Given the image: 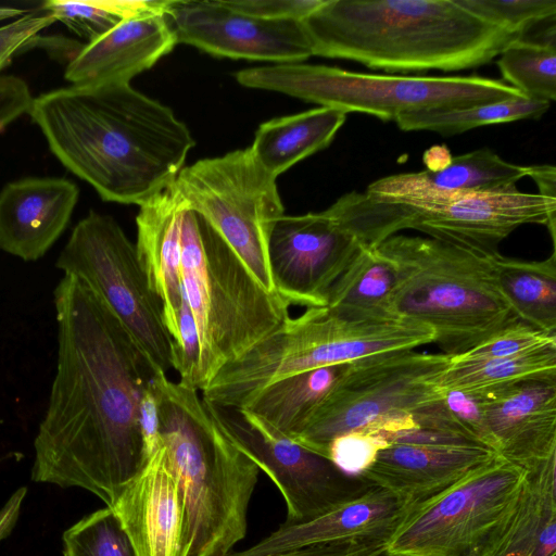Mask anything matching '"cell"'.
<instances>
[{"mask_svg":"<svg viewBox=\"0 0 556 556\" xmlns=\"http://www.w3.org/2000/svg\"><path fill=\"white\" fill-rule=\"evenodd\" d=\"M388 542L387 540L340 542L264 556H381L386 553Z\"/></svg>","mask_w":556,"mask_h":556,"instance_id":"obj_42","label":"cell"},{"mask_svg":"<svg viewBox=\"0 0 556 556\" xmlns=\"http://www.w3.org/2000/svg\"><path fill=\"white\" fill-rule=\"evenodd\" d=\"M200 336L193 313L182 290L173 338L172 366L179 375V383L200 392Z\"/></svg>","mask_w":556,"mask_h":556,"instance_id":"obj_38","label":"cell"},{"mask_svg":"<svg viewBox=\"0 0 556 556\" xmlns=\"http://www.w3.org/2000/svg\"><path fill=\"white\" fill-rule=\"evenodd\" d=\"M170 0H49L41 9L51 13L87 42L105 35L124 20L149 13H166Z\"/></svg>","mask_w":556,"mask_h":556,"instance_id":"obj_33","label":"cell"},{"mask_svg":"<svg viewBox=\"0 0 556 556\" xmlns=\"http://www.w3.org/2000/svg\"><path fill=\"white\" fill-rule=\"evenodd\" d=\"M497 66L522 96L549 103L556 99V43L518 37L502 50Z\"/></svg>","mask_w":556,"mask_h":556,"instance_id":"obj_32","label":"cell"},{"mask_svg":"<svg viewBox=\"0 0 556 556\" xmlns=\"http://www.w3.org/2000/svg\"><path fill=\"white\" fill-rule=\"evenodd\" d=\"M556 455L527 473L511 532L495 556H555Z\"/></svg>","mask_w":556,"mask_h":556,"instance_id":"obj_29","label":"cell"},{"mask_svg":"<svg viewBox=\"0 0 556 556\" xmlns=\"http://www.w3.org/2000/svg\"><path fill=\"white\" fill-rule=\"evenodd\" d=\"M176 45V36L165 14L132 16L86 43L65 67L64 77L72 85L129 83Z\"/></svg>","mask_w":556,"mask_h":556,"instance_id":"obj_22","label":"cell"},{"mask_svg":"<svg viewBox=\"0 0 556 556\" xmlns=\"http://www.w3.org/2000/svg\"><path fill=\"white\" fill-rule=\"evenodd\" d=\"M33 99L25 80L14 75H0V134L29 112Z\"/></svg>","mask_w":556,"mask_h":556,"instance_id":"obj_41","label":"cell"},{"mask_svg":"<svg viewBox=\"0 0 556 556\" xmlns=\"http://www.w3.org/2000/svg\"><path fill=\"white\" fill-rule=\"evenodd\" d=\"M54 22V16L49 12L40 15L27 13L0 26V72L15 54L23 51L31 38Z\"/></svg>","mask_w":556,"mask_h":556,"instance_id":"obj_40","label":"cell"},{"mask_svg":"<svg viewBox=\"0 0 556 556\" xmlns=\"http://www.w3.org/2000/svg\"><path fill=\"white\" fill-rule=\"evenodd\" d=\"M86 42H80L62 36H35L24 47L23 51L42 48L54 60L62 61L66 66L78 55Z\"/></svg>","mask_w":556,"mask_h":556,"instance_id":"obj_44","label":"cell"},{"mask_svg":"<svg viewBox=\"0 0 556 556\" xmlns=\"http://www.w3.org/2000/svg\"><path fill=\"white\" fill-rule=\"evenodd\" d=\"M482 21L521 37L538 24L555 20V0H456Z\"/></svg>","mask_w":556,"mask_h":556,"instance_id":"obj_35","label":"cell"},{"mask_svg":"<svg viewBox=\"0 0 556 556\" xmlns=\"http://www.w3.org/2000/svg\"><path fill=\"white\" fill-rule=\"evenodd\" d=\"M450 362L442 353L397 350L345 364L328 395L291 439L327 458L337 437L413 415L439 397L437 383Z\"/></svg>","mask_w":556,"mask_h":556,"instance_id":"obj_10","label":"cell"},{"mask_svg":"<svg viewBox=\"0 0 556 556\" xmlns=\"http://www.w3.org/2000/svg\"><path fill=\"white\" fill-rule=\"evenodd\" d=\"M498 291L514 315L543 331L556 333V253L543 261L493 257Z\"/></svg>","mask_w":556,"mask_h":556,"instance_id":"obj_28","label":"cell"},{"mask_svg":"<svg viewBox=\"0 0 556 556\" xmlns=\"http://www.w3.org/2000/svg\"><path fill=\"white\" fill-rule=\"evenodd\" d=\"M27 13L28 11L25 9L14 7H0V22L12 17H21Z\"/></svg>","mask_w":556,"mask_h":556,"instance_id":"obj_48","label":"cell"},{"mask_svg":"<svg viewBox=\"0 0 556 556\" xmlns=\"http://www.w3.org/2000/svg\"><path fill=\"white\" fill-rule=\"evenodd\" d=\"M413 505L371 484L316 517L283 522L253 546L227 556H264L340 542L389 541Z\"/></svg>","mask_w":556,"mask_h":556,"instance_id":"obj_18","label":"cell"},{"mask_svg":"<svg viewBox=\"0 0 556 556\" xmlns=\"http://www.w3.org/2000/svg\"><path fill=\"white\" fill-rule=\"evenodd\" d=\"M346 113L320 106L267 121L250 147L257 163L273 177L327 148L344 124Z\"/></svg>","mask_w":556,"mask_h":556,"instance_id":"obj_25","label":"cell"},{"mask_svg":"<svg viewBox=\"0 0 556 556\" xmlns=\"http://www.w3.org/2000/svg\"><path fill=\"white\" fill-rule=\"evenodd\" d=\"M493 450L527 471L556 455V377L482 390Z\"/></svg>","mask_w":556,"mask_h":556,"instance_id":"obj_19","label":"cell"},{"mask_svg":"<svg viewBox=\"0 0 556 556\" xmlns=\"http://www.w3.org/2000/svg\"><path fill=\"white\" fill-rule=\"evenodd\" d=\"M174 187L187 205L225 240L269 292L275 290L268 245L283 215L276 178L255 160L250 148L203 159L184 167Z\"/></svg>","mask_w":556,"mask_h":556,"instance_id":"obj_11","label":"cell"},{"mask_svg":"<svg viewBox=\"0 0 556 556\" xmlns=\"http://www.w3.org/2000/svg\"><path fill=\"white\" fill-rule=\"evenodd\" d=\"M180 277L200 336V392L219 369L276 330L289 304L267 291L198 213L182 211Z\"/></svg>","mask_w":556,"mask_h":556,"instance_id":"obj_6","label":"cell"},{"mask_svg":"<svg viewBox=\"0 0 556 556\" xmlns=\"http://www.w3.org/2000/svg\"><path fill=\"white\" fill-rule=\"evenodd\" d=\"M528 166L501 159L488 148L453 156L441 170L396 174L371 182L367 192L397 197L415 203H441L467 194L516 186Z\"/></svg>","mask_w":556,"mask_h":556,"instance_id":"obj_23","label":"cell"},{"mask_svg":"<svg viewBox=\"0 0 556 556\" xmlns=\"http://www.w3.org/2000/svg\"><path fill=\"white\" fill-rule=\"evenodd\" d=\"M396 275L377 248L362 247L330 288L326 308L345 320H397L393 308Z\"/></svg>","mask_w":556,"mask_h":556,"instance_id":"obj_26","label":"cell"},{"mask_svg":"<svg viewBox=\"0 0 556 556\" xmlns=\"http://www.w3.org/2000/svg\"><path fill=\"white\" fill-rule=\"evenodd\" d=\"M26 492V488H20L0 511V541L7 538L15 526Z\"/></svg>","mask_w":556,"mask_h":556,"instance_id":"obj_45","label":"cell"},{"mask_svg":"<svg viewBox=\"0 0 556 556\" xmlns=\"http://www.w3.org/2000/svg\"><path fill=\"white\" fill-rule=\"evenodd\" d=\"M160 438L185 506L182 556H227L248 527L260 469L226 434L199 391L159 370Z\"/></svg>","mask_w":556,"mask_h":556,"instance_id":"obj_4","label":"cell"},{"mask_svg":"<svg viewBox=\"0 0 556 556\" xmlns=\"http://www.w3.org/2000/svg\"><path fill=\"white\" fill-rule=\"evenodd\" d=\"M56 366L34 440L31 480L110 507L144 459L139 407L159 369L105 302L63 275L53 290Z\"/></svg>","mask_w":556,"mask_h":556,"instance_id":"obj_1","label":"cell"},{"mask_svg":"<svg viewBox=\"0 0 556 556\" xmlns=\"http://www.w3.org/2000/svg\"><path fill=\"white\" fill-rule=\"evenodd\" d=\"M542 377H556V349L502 358L451 357L437 388L482 391Z\"/></svg>","mask_w":556,"mask_h":556,"instance_id":"obj_31","label":"cell"},{"mask_svg":"<svg viewBox=\"0 0 556 556\" xmlns=\"http://www.w3.org/2000/svg\"><path fill=\"white\" fill-rule=\"evenodd\" d=\"M387 446L379 431L363 428L337 437L328 447L327 458L344 473L359 477Z\"/></svg>","mask_w":556,"mask_h":556,"instance_id":"obj_37","label":"cell"},{"mask_svg":"<svg viewBox=\"0 0 556 556\" xmlns=\"http://www.w3.org/2000/svg\"><path fill=\"white\" fill-rule=\"evenodd\" d=\"M528 176L535 181L540 195L556 199V168L554 166H528Z\"/></svg>","mask_w":556,"mask_h":556,"instance_id":"obj_46","label":"cell"},{"mask_svg":"<svg viewBox=\"0 0 556 556\" xmlns=\"http://www.w3.org/2000/svg\"><path fill=\"white\" fill-rule=\"evenodd\" d=\"M381 556H388V555L383 554V555H381Z\"/></svg>","mask_w":556,"mask_h":556,"instance_id":"obj_49","label":"cell"},{"mask_svg":"<svg viewBox=\"0 0 556 556\" xmlns=\"http://www.w3.org/2000/svg\"><path fill=\"white\" fill-rule=\"evenodd\" d=\"M78 197L66 178L8 182L0 191V250L24 262L41 258L68 226Z\"/></svg>","mask_w":556,"mask_h":556,"instance_id":"obj_20","label":"cell"},{"mask_svg":"<svg viewBox=\"0 0 556 556\" xmlns=\"http://www.w3.org/2000/svg\"><path fill=\"white\" fill-rule=\"evenodd\" d=\"M110 508L134 556H182L184 500L162 441Z\"/></svg>","mask_w":556,"mask_h":556,"instance_id":"obj_17","label":"cell"},{"mask_svg":"<svg viewBox=\"0 0 556 556\" xmlns=\"http://www.w3.org/2000/svg\"><path fill=\"white\" fill-rule=\"evenodd\" d=\"M177 43L230 59L301 63L313 55L303 22L266 20L214 1L170 0L165 13Z\"/></svg>","mask_w":556,"mask_h":556,"instance_id":"obj_16","label":"cell"},{"mask_svg":"<svg viewBox=\"0 0 556 556\" xmlns=\"http://www.w3.org/2000/svg\"><path fill=\"white\" fill-rule=\"evenodd\" d=\"M139 207L137 252L162 303L164 323L173 339L182 298L180 228L185 203L173 182Z\"/></svg>","mask_w":556,"mask_h":556,"instance_id":"obj_24","label":"cell"},{"mask_svg":"<svg viewBox=\"0 0 556 556\" xmlns=\"http://www.w3.org/2000/svg\"><path fill=\"white\" fill-rule=\"evenodd\" d=\"M359 248L326 211L282 215L268 245L277 294L289 305L325 307L330 288Z\"/></svg>","mask_w":556,"mask_h":556,"instance_id":"obj_15","label":"cell"},{"mask_svg":"<svg viewBox=\"0 0 556 556\" xmlns=\"http://www.w3.org/2000/svg\"><path fill=\"white\" fill-rule=\"evenodd\" d=\"M528 471L497 455L444 492L414 504L388 556H495L518 515Z\"/></svg>","mask_w":556,"mask_h":556,"instance_id":"obj_9","label":"cell"},{"mask_svg":"<svg viewBox=\"0 0 556 556\" xmlns=\"http://www.w3.org/2000/svg\"><path fill=\"white\" fill-rule=\"evenodd\" d=\"M204 402L231 441L275 482L287 506L285 522L316 517L372 484L344 473L244 408Z\"/></svg>","mask_w":556,"mask_h":556,"instance_id":"obj_14","label":"cell"},{"mask_svg":"<svg viewBox=\"0 0 556 556\" xmlns=\"http://www.w3.org/2000/svg\"><path fill=\"white\" fill-rule=\"evenodd\" d=\"M303 25L313 55L391 73L478 67L518 38L456 0H326Z\"/></svg>","mask_w":556,"mask_h":556,"instance_id":"obj_3","label":"cell"},{"mask_svg":"<svg viewBox=\"0 0 556 556\" xmlns=\"http://www.w3.org/2000/svg\"><path fill=\"white\" fill-rule=\"evenodd\" d=\"M377 249L395 269L396 317L432 330L442 354L459 356L518 320L496 285L497 253L404 235Z\"/></svg>","mask_w":556,"mask_h":556,"instance_id":"obj_5","label":"cell"},{"mask_svg":"<svg viewBox=\"0 0 556 556\" xmlns=\"http://www.w3.org/2000/svg\"><path fill=\"white\" fill-rule=\"evenodd\" d=\"M326 0H223L228 8L266 20L303 22Z\"/></svg>","mask_w":556,"mask_h":556,"instance_id":"obj_39","label":"cell"},{"mask_svg":"<svg viewBox=\"0 0 556 556\" xmlns=\"http://www.w3.org/2000/svg\"><path fill=\"white\" fill-rule=\"evenodd\" d=\"M433 343L429 328L397 319L352 321L309 307L290 316L237 359L224 365L201 392L208 403L244 408L270 383L305 370L349 364L374 354Z\"/></svg>","mask_w":556,"mask_h":556,"instance_id":"obj_7","label":"cell"},{"mask_svg":"<svg viewBox=\"0 0 556 556\" xmlns=\"http://www.w3.org/2000/svg\"><path fill=\"white\" fill-rule=\"evenodd\" d=\"M28 114L63 166L108 202L146 203L176 180L195 144L168 106L129 83L54 89Z\"/></svg>","mask_w":556,"mask_h":556,"instance_id":"obj_2","label":"cell"},{"mask_svg":"<svg viewBox=\"0 0 556 556\" xmlns=\"http://www.w3.org/2000/svg\"><path fill=\"white\" fill-rule=\"evenodd\" d=\"M548 109L549 102L521 94L485 104L417 110L397 116L394 122L404 131L426 130L451 136L485 125L539 119Z\"/></svg>","mask_w":556,"mask_h":556,"instance_id":"obj_30","label":"cell"},{"mask_svg":"<svg viewBox=\"0 0 556 556\" xmlns=\"http://www.w3.org/2000/svg\"><path fill=\"white\" fill-rule=\"evenodd\" d=\"M548 349H556V333L518 319L459 356L470 359L502 358Z\"/></svg>","mask_w":556,"mask_h":556,"instance_id":"obj_36","label":"cell"},{"mask_svg":"<svg viewBox=\"0 0 556 556\" xmlns=\"http://www.w3.org/2000/svg\"><path fill=\"white\" fill-rule=\"evenodd\" d=\"M235 76L248 88L280 92L384 122L417 110L470 106L521 96L502 80L477 75H379L303 62L244 68Z\"/></svg>","mask_w":556,"mask_h":556,"instance_id":"obj_8","label":"cell"},{"mask_svg":"<svg viewBox=\"0 0 556 556\" xmlns=\"http://www.w3.org/2000/svg\"><path fill=\"white\" fill-rule=\"evenodd\" d=\"M139 428L144 459H147L161 443L159 407L153 380L144 390L140 401Z\"/></svg>","mask_w":556,"mask_h":556,"instance_id":"obj_43","label":"cell"},{"mask_svg":"<svg viewBox=\"0 0 556 556\" xmlns=\"http://www.w3.org/2000/svg\"><path fill=\"white\" fill-rule=\"evenodd\" d=\"M344 365L315 368L279 379L260 391L244 409L292 438L328 395Z\"/></svg>","mask_w":556,"mask_h":556,"instance_id":"obj_27","label":"cell"},{"mask_svg":"<svg viewBox=\"0 0 556 556\" xmlns=\"http://www.w3.org/2000/svg\"><path fill=\"white\" fill-rule=\"evenodd\" d=\"M366 218L378 242L400 230L415 229L437 240L496 254L500 242L527 224L546 226L555 245L556 199L521 192L516 186L441 203H415L370 193Z\"/></svg>","mask_w":556,"mask_h":556,"instance_id":"obj_13","label":"cell"},{"mask_svg":"<svg viewBox=\"0 0 556 556\" xmlns=\"http://www.w3.org/2000/svg\"><path fill=\"white\" fill-rule=\"evenodd\" d=\"M55 267L89 286L163 372L173 369V339L136 244L110 215L90 211L73 228Z\"/></svg>","mask_w":556,"mask_h":556,"instance_id":"obj_12","label":"cell"},{"mask_svg":"<svg viewBox=\"0 0 556 556\" xmlns=\"http://www.w3.org/2000/svg\"><path fill=\"white\" fill-rule=\"evenodd\" d=\"M62 542L64 556H134L127 535L108 506L65 530Z\"/></svg>","mask_w":556,"mask_h":556,"instance_id":"obj_34","label":"cell"},{"mask_svg":"<svg viewBox=\"0 0 556 556\" xmlns=\"http://www.w3.org/2000/svg\"><path fill=\"white\" fill-rule=\"evenodd\" d=\"M453 156L445 144H435L430 147L424 152L422 162L426 169L430 172H438L446 167Z\"/></svg>","mask_w":556,"mask_h":556,"instance_id":"obj_47","label":"cell"},{"mask_svg":"<svg viewBox=\"0 0 556 556\" xmlns=\"http://www.w3.org/2000/svg\"><path fill=\"white\" fill-rule=\"evenodd\" d=\"M498 454L472 445L391 444L359 477L409 504L425 502Z\"/></svg>","mask_w":556,"mask_h":556,"instance_id":"obj_21","label":"cell"}]
</instances>
